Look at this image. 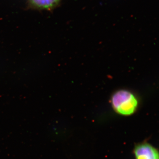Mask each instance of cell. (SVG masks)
Instances as JSON below:
<instances>
[{
  "label": "cell",
  "mask_w": 159,
  "mask_h": 159,
  "mask_svg": "<svg viewBox=\"0 0 159 159\" xmlns=\"http://www.w3.org/2000/svg\"><path fill=\"white\" fill-rule=\"evenodd\" d=\"M112 104L117 113L129 116L135 112L138 102L133 94L129 91L121 90L114 94L112 98Z\"/></svg>",
  "instance_id": "obj_1"
},
{
  "label": "cell",
  "mask_w": 159,
  "mask_h": 159,
  "mask_svg": "<svg viewBox=\"0 0 159 159\" xmlns=\"http://www.w3.org/2000/svg\"><path fill=\"white\" fill-rule=\"evenodd\" d=\"M32 6L40 9H49L57 6L60 0H29Z\"/></svg>",
  "instance_id": "obj_3"
},
{
  "label": "cell",
  "mask_w": 159,
  "mask_h": 159,
  "mask_svg": "<svg viewBox=\"0 0 159 159\" xmlns=\"http://www.w3.org/2000/svg\"><path fill=\"white\" fill-rule=\"evenodd\" d=\"M134 153L135 159H159L158 150L147 142L136 145Z\"/></svg>",
  "instance_id": "obj_2"
}]
</instances>
